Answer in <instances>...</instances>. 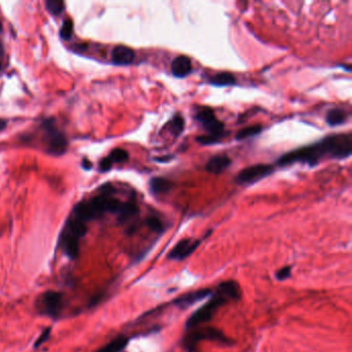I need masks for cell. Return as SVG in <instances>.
I'll use <instances>...</instances> for the list:
<instances>
[{"label":"cell","mask_w":352,"mask_h":352,"mask_svg":"<svg viewBox=\"0 0 352 352\" xmlns=\"http://www.w3.org/2000/svg\"><path fill=\"white\" fill-rule=\"evenodd\" d=\"M352 152V133H340L324 137L323 140L300 148L282 155L277 160L279 166L290 165L292 163L302 162L309 165H316L324 158L344 159L351 155Z\"/></svg>","instance_id":"1"},{"label":"cell","mask_w":352,"mask_h":352,"mask_svg":"<svg viewBox=\"0 0 352 352\" xmlns=\"http://www.w3.org/2000/svg\"><path fill=\"white\" fill-rule=\"evenodd\" d=\"M241 294H242L241 287L235 280H227L220 283L217 286L216 291H213L211 299L198 309V311L193 312L190 315L188 320L185 323V327L188 330L196 329L200 327L201 324L211 321L219 308L223 307L230 301L239 300Z\"/></svg>","instance_id":"2"},{"label":"cell","mask_w":352,"mask_h":352,"mask_svg":"<svg viewBox=\"0 0 352 352\" xmlns=\"http://www.w3.org/2000/svg\"><path fill=\"white\" fill-rule=\"evenodd\" d=\"M122 205L123 201L113 198V196L100 193L89 200L79 202L73 209V217L87 223L88 221L103 217L106 213H113L117 215Z\"/></svg>","instance_id":"3"},{"label":"cell","mask_w":352,"mask_h":352,"mask_svg":"<svg viewBox=\"0 0 352 352\" xmlns=\"http://www.w3.org/2000/svg\"><path fill=\"white\" fill-rule=\"evenodd\" d=\"M43 131L44 132V142L47 152L53 156H61L67 150V138L55 124L53 118L47 119L43 122Z\"/></svg>","instance_id":"4"},{"label":"cell","mask_w":352,"mask_h":352,"mask_svg":"<svg viewBox=\"0 0 352 352\" xmlns=\"http://www.w3.org/2000/svg\"><path fill=\"white\" fill-rule=\"evenodd\" d=\"M63 295L60 292L49 290L36 300L35 309L41 315L56 318L63 308Z\"/></svg>","instance_id":"5"},{"label":"cell","mask_w":352,"mask_h":352,"mask_svg":"<svg viewBox=\"0 0 352 352\" xmlns=\"http://www.w3.org/2000/svg\"><path fill=\"white\" fill-rule=\"evenodd\" d=\"M196 120L201 124L208 132L207 135L214 137L219 142L220 138L224 135V124L218 120L210 108H201L196 114Z\"/></svg>","instance_id":"6"},{"label":"cell","mask_w":352,"mask_h":352,"mask_svg":"<svg viewBox=\"0 0 352 352\" xmlns=\"http://www.w3.org/2000/svg\"><path fill=\"white\" fill-rule=\"evenodd\" d=\"M217 341L220 343H227L228 339L224 336V333L221 330L214 328H206L194 330L190 335L185 336L183 340V344L186 347L189 352H194L196 345L200 341Z\"/></svg>","instance_id":"7"},{"label":"cell","mask_w":352,"mask_h":352,"mask_svg":"<svg viewBox=\"0 0 352 352\" xmlns=\"http://www.w3.org/2000/svg\"><path fill=\"white\" fill-rule=\"evenodd\" d=\"M275 171V168L270 164H256L249 166L241 171L236 178V182L239 185H246L255 183L262 180Z\"/></svg>","instance_id":"8"},{"label":"cell","mask_w":352,"mask_h":352,"mask_svg":"<svg viewBox=\"0 0 352 352\" xmlns=\"http://www.w3.org/2000/svg\"><path fill=\"white\" fill-rule=\"evenodd\" d=\"M200 240L194 239H183L174 246L171 250L168 258L171 261H179L182 262L185 258L189 257L200 245Z\"/></svg>","instance_id":"9"},{"label":"cell","mask_w":352,"mask_h":352,"mask_svg":"<svg viewBox=\"0 0 352 352\" xmlns=\"http://www.w3.org/2000/svg\"><path fill=\"white\" fill-rule=\"evenodd\" d=\"M213 294V290L211 288H201L196 291H191L188 293H185L179 298L175 299L172 304L176 307H178L180 309H186L191 307L192 305H194L196 303L205 300L209 296H211Z\"/></svg>","instance_id":"10"},{"label":"cell","mask_w":352,"mask_h":352,"mask_svg":"<svg viewBox=\"0 0 352 352\" xmlns=\"http://www.w3.org/2000/svg\"><path fill=\"white\" fill-rule=\"evenodd\" d=\"M60 246L67 257L70 259L78 258L80 254V239L63 229L60 237Z\"/></svg>","instance_id":"11"},{"label":"cell","mask_w":352,"mask_h":352,"mask_svg":"<svg viewBox=\"0 0 352 352\" xmlns=\"http://www.w3.org/2000/svg\"><path fill=\"white\" fill-rule=\"evenodd\" d=\"M134 51L123 44L117 45L112 51V62L118 66H129V64H132L134 61Z\"/></svg>","instance_id":"12"},{"label":"cell","mask_w":352,"mask_h":352,"mask_svg":"<svg viewBox=\"0 0 352 352\" xmlns=\"http://www.w3.org/2000/svg\"><path fill=\"white\" fill-rule=\"evenodd\" d=\"M172 73L176 78H185L192 71V63L188 56L180 55L172 62Z\"/></svg>","instance_id":"13"},{"label":"cell","mask_w":352,"mask_h":352,"mask_svg":"<svg viewBox=\"0 0 352 352\" xmlns=\"http://www.w3.org/2000/svg\"><path fill=\"white\" fill-rule=\"evenodd\" d=\"M231 164V159L226 155H217L212 157L206 164V170L210 174H221Z\"/></svg>","instance_id":"14"},{"label":"cell","mask_w":352,"mask_h":352,"mask_svg":"<svg viewBox=\"0 0 352 352\" xmlns=\"http://www.w3.org/2000/svg\"><path fill=\"white\" fill-rule=\"evenodd\" d=\"M64 230H66L67 233L81 240L83 237H85L87 233V225L85 222H83L82 220L72 216L67 220Z\"/></svg>","instance_id":"15"},{"label":"cell","mask_w":352,"mask_h":352,"mask_svg":"<svg viewBox=\"0 0 352 352\" xmlns=\"http://www.w3.org/2000/svg\"><path fill=\"white\" fill-rule=\"evenodd\" d=\"M149 186H150V190L154 194H165L173 189L174 184L172 181L165 178L155 177L150 180Z\"/></svg>","instance_id":"16"},{"label":"cell","mask_w":352,"mask_h":352,"mask_svg":"<svg viewBox=\"0 0 352 352\" xmlns=\"http://www.w3.org/2000/svg\"><path fill=\"white\" fill-rule=\"evenodd\" d=\"M137 213H138V208L135 203L132 201H126L123 202L121 209H120L119 213L117 214V217L120 222H126L129 219L136 216Z\"/></svg>","instance_id":"17"},{"label":"cell","mask_w":352,"mask_h":352,"mask_svg":"<svg viewBox=\"0 0 352 352\" xmlns=\"http://www.w3.org/2000/svg\"><path fill=\"white\" fill-rule=\"evenodd\" d=\"M210 84L217 87H225L236 84V78L230 72H219L209 80Z\"/></svg>","instance_id":"18"},{"label":"cell","mask_w":352,"mask_h":352,"mask_svg":"<svg viewBox=\"0 0 352 352\" xmlns=\"http://www.w3.org/2000/svg\"><path fill=\"white\" fill-rule=\"evenodd\" d=\"M129 339L124 336H120L110 343L103 348H100L97 352H122L128 345Z\"/></svg>","instance_id":"19"},{"label":"cell","mask_w":352,"mask_h":352,"mask_svg":"<svg viewBox=\"0 0 352 352\" xmlns=\"http://www.w3.org/2000/svg\"><path fill=\"white\" fill-rule=\"evenodd\" d=\"M347 119V114L342 109H331L327 114V122L330 126H337L344 123Z\"/></svg>","instance_id":"20"},{"label":"cell","mask_w":352,"mask_h":352,"mask_svg":"<svg viewBox=\"0 0 352 352\" xmlns=\"http://www.w3.org/2000/svg\"><path fill=\"white\" fill-rule=\"evenodd\" d=\"M107 158L110 161V163L113 165L114 163H123L127 161L129 158V155L126 150L117 148V149L110 151L109 156H107Z\"/></svg>","instance_id":"21"},{"label":"cell","mask_w":352,"mask_h":352,"mask_svg":"<svg viewBox=\"0 0 352 352\" xmlns=\"http://www.w3.org/2000/svg\"><path fill=\"white\" fill-rule=\"evenodd\" d=\"M263 131V127L261 125H253V126H249V127H245L243 129L237 133L236 138L238 141H243L246 140V138L255 136L257 134H259Z\"/></svg>","instance_id":"22"},{"label":"cell","mask_w":352,"mask_h":352,"mask_svg":"<svg viewBox=\"0 0 352 352\" xmlns=\"http://www.w3.org/2000/svg\"><path fill=\"white\" fill-rule=\"evenodd\" d=\"M44 5L47 11L53 16H59L64 11V2L60 0H45Z\"/></svg>","instance_id":"23"},{"label":"cell","mask_w":352,"mask_h":352,"mask_svg":"<svg viewBox=\"0 0 352 352\" xmlns=\"http://www.w3.org/2000/svg\"><path fill=\"white\" fill-rule=\"evenodd\" d=\"M170 125V131L171 132L175 135V136H179L183 131H184V126H185V122H184V119L180 116V115H177L175 116L172 121L169 123Z\"/></svg>","instance_id":"24"},{"label":"cell","mask_w":352,"mask_h":352,"mask_svg":"<svg viewBox=\"0 0 352 352\" xmlns=\"http://www.w3.org/2000/svg\"><path fill=\"white\" fill-rule=\"evenodd\" d=\"M73 34V22L71 19H66L60 29V38L64 41H69Z\"/></svg>","instance_id":"25"},{"label":"cell","mask_w":352,"mask_h":352,"mask_svg":"<svg viewBox=\"0 0 352 352\" xmlns=\"http://www.w3.org/2000/svg\"><path fill=\"white\" fill-rule=\"evenodd\" d=\"M146 224L150 229H152L153 231H156V233H162L164 229L163 222L158 217H155V216L147 218Z\"/></svg>","instance_id":"26"},{"label":"cell","mask_w":352,"mask_h":352,"mask_svg":"<svg viewBox=\"0 0 352 352\" xmlns=\"http://www.w3.org/2000/svg\"><path fill=\"white\" fill-rule=\"evenodd\" d=\"M290 275H291V266L287 265L280 268V270L276 273V279L279 281H284L286 279H288Z\"/></svg>","instance_id":"27"},{"label":"cell","mask_w":352,"mask_h":352,"mask_svg":"<svg viewBox=\"0 0 352 352\" xmlns=\"http://www.w3.org/2000/svg\"><path fill=\"white\" fill-rule=\"evenodd\" d=\"M50 335H51V329H50V328H47L45 330H44V331L42 332V335L40 336V338H39L38 340H36L35 344H34V347L38 348V347H40L41 345H43L45 341L49 340Z\"/></svg>","instance_id":"28"},{"label":"cell","mask_w":352,"mask_h":352,"mask_svg":"<svg viewBox=\"0 0 352 352\" xmlns=\"http://www.w3.org/2000/svg\"><path fill=\"white\" fill-rule=\"evenodd\" d=\"M6 125H7V122L5 121V120L0 119V132L3 131V129L6 127Z\"/></svg>","instance_id":"29"},{"label":"cell","mask_w":352,"mask_h":352,"mask_svg":"<svg viewBox=\"0 0 352 352\" xmlns=\"http://www.w3.org/2000/svg\"><path fill=\"white\" fill-rule=\"evenodd\" d=\"M83 164H87V165H92V164H91V163H90V162H89V161H88V160H87V159H84V161H83ZM85 166H86V165H85ZM85 166H83V168H85ZM86 169H90V168H89V166H86Z\"/></svg>","instance_id":"30"},{"label":"cell","mask_w":352,"mask_h":352,"mask_svg":"<svg viewBox=\"0 0 352 352\" xmlns=\"http://www.w3.org/2000/svg\"><path fill=\"white\" fill-rule=\"evenodd\" d=\"M1 28H2V26H1V24H0V31H1Z\"/></svg>","instance_id":"31"},{"label":"cell","mask_w":352,"mask_h":352,"mask_svg":"<svg viewBox=\"0 0 352 352\" xmlns=\"http://www.w3.org/2000/svg\"><path fill=\"white\" fill-rule=\"evenodd\" d=\"M0 68H1V64H0Z\"/></svg>","instance_id":"32"}]
</instances>
